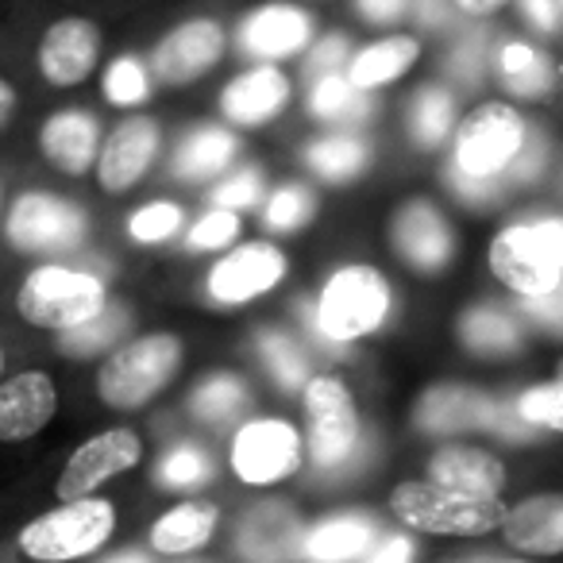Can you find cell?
<instances>
[{
  "mask_svg": "<svg viewBox=\"0 0 563 563\" xmlns=\"http://www.w3.org/2000/svg\"><path fill=\"white\" fill-rule=\"evenodd\" d=\"M301 540L306 529L294 517V509H286L282 501H263L240 521L235 544L251 563H290L301 560Z\"/></svg>",
  "mask_w": 563,
  "mask_h": 563,
  "instance_id": "obj_18",
  "label": "cell"
},
{
  "mask_svg": "<svg viewBox=\"0 0 563 563\" xmlns=\"http://www.w3.org/2000/svg\"><path fill=\"white\" fill-rule=\"evenodd\" d=\"M306 417L317 467H344V460L360 444V406L352 390L336 375H313L306 386Z\"/></svg>",
  "mask_w": 563,
  "mask_h": 563,
  "instance_id": "obj_9",
  "label": "cell"
},
{
  "mask_svg": "<svg viewBox=\"0 0 563 563\" xmlns=\"http://www.w3.org/2000/svg\"><path fill=\"white\" fill-rule=\"evenodd\" d=\"M375 544V525L363 514H336L317 521L301 540V560L309 563H352Z\"/></svg>",
  "mask_w": 563,
  "mask_h": 563,
  "instance_id": "obj_24",
  "label": "cell"
},
{
  "mask_svg": "<svg viewBox=\"0 0 563 563\" xmlns=\"http://www.w3.org/2000/svg\"><path fill=\"white\" fill-rule=\"evenodd\" d=\"M128 321H132V313H128L124 306H112L109 301V306H104L89 324H81V329H74V332H63L58 352L74 355V360H89V355L104 352V347L124 344ZM112 352H117V347H112Z\"/></svg>",
  "mask_w": 563,
  "mask_h": 563,
  "instance_id": "obj_29",
  "label": "cell"
},
{
  "mask_svg": "<svg viewBox=\"0 0 563 563\" xmlns=\"http://www.w3.org/2000/svg\"><path fill=\"white\" fill-rule=\"evenodd\" d=\"M313 40V16L298 4H286V0H274L255 9L240 27V47L255 58H290L301 55Z\"/></svg>",
  "mask_w": 563,
  "mask_h": 563,
  "instance_id": "obj_17",
  "label": "cell"
},
{
  "mask_svg": "<svg viewBox=\"0 0 563 563\" xmlns=\"http://www.w3.org/2000/svg\"><path fill=\"white\" fill-rule=\"evenodd\" d=\"M147 70L140 66V58L124 55L117 58V63L109 66V74H104V97H109V104H120V109H128V104H140L147 101Z\"/></svg>",
  "mask_w": 563,
  "mask_h": 563,
  "instance_id": "obj_40",
  "label": "cell"
},
{
  "mask_svg": "<svg viewBox=\"0 0 563 563\" xmlns=\"http://www.w3.org/2000/svg\"><path fill=\"white\" fill-rule=\"evenodd\" d=\"M12 117H16V86L9 78H0V132L9 128Z\"/></svg>",
  "mask_w": 563,
  "mask_h": 563,
  "instance_id": "obj_49",
  "label": "cell"
},
{
  "mask_svg": "<svg viewBox=\"0 0 563 563\" xmlns=\"http://www.w3.org/2000/svg\"><path fill=\"white\" fill-rule=\"evenodd\" d=\"M301 460H306V444H301L298 429L278 417L247 421L232 437V471L247 486H274L298 475Z\"/></svg>",
  "mask_w": 563,
  "mask_h": 563,
  "instance_id": "obj_10",
  "label": "cell"
},
{
  "mask_svg": "<svg viewBox=\"0 0 563 563\" xmlns=\"http://www.w3.org/2000/svg\"><path fill=\"white\" fill-rule=\"evenodd\" d=\"M501 537L514 552L563 555V494L521 498L501 521Z\"/></svg>",
  "mask_w": 563,
  "mask_h": 563,
  "instance_id": "obj_22",
  "label": "cell"
},
{
  "mask_svg": "<svg viewBox=\"0 0 563 563\" xmlns=\"http://www.w3.org/2000/svg\"><path fill=\"white\" fill-rule=\"evenodd\" d=\"M390 313V286L375 266H340L317 301V329L336 344H352L378 329Z\"/></svg>",
  "mask_w": 563,
  "mask_h": 563,
  "instance_id": "obj_6",
  "label": "cell"
},
{
  "mask_svg": "<svg viewBox=\"0 0 563 563\" xmlns=\"http://www.w3.org/2000/svg\"><path fill=\"white\" fill-rule=\"evenodd\" d=\"M104 563H151L143 552H120V555H112V560H104Z\"/></svg>",
  "mask_w": 563,
  "mask_h": 563,
  "instance_id": "obj_51",
  "label": "cell"
},
{
  "mask_svg": "<svg viewBox=\"0 0 563 563\" xmlns=\"http://www.w3.org/2000/svg\"><path fill=\"white\" fill-rule=\"evenodd\" d=\"M313 209H317V201L306 186H282L278 194L271 197V205H266L263 220L274 232H294V228H301L313 217Z\"/></svg>",
  "mask_w": 563,
  "mask_h": 563,
  "instance_id": "obj_39",
  "label": "cell"
},
{
  "mask_svg": "<svg viewBox=\"0 0 563 563\" xmlns=\"http://www.w3.org/2000/svg\"><path fill=\"white\" fill-rule=\"evenodd\" d=\"M58 390L47 371H20L0 378V444L32 440L55 421Z\"/></svg>",
  "mask_w": 563,
  "mask_h": 563,
  "instance_id": "obj_16",
  "label": "cell"
},
{
  "mask_svg": "<svg viewBox=\"0 0 563 563\" xmlns=\"http://www.w3.org/2000/svg\"><path fill=\"white\" fill-rule=\"evenodd\" d=\"M109 306L104 282L97 274L74 271V266L47 263L24 278L16 294V313L35 329L74 332L93 321Z\"/></svg>",
  "mask_w": 563,
  "mask_h": 563,
  "instance_id": "obj_5",
  "label": "cell"
},
{
  "mask_svg": "<svg viewBox=\"0 0 563 563\" xmlns=\"http://www.w3.org/2000/svg\"><path fill=\"white\" fill-rule=\"evenodd\" d=\"M501 563H529V560H501Z\"/></svg>",
  "mask_w": 563,
  "mask_h": 563,
  "instance_id": "obj_53",
  "label": "cell"
},
{
  "mask_svg": "<svg viewBox=\"0 0 563 563\" xmlns=\"http://www.w3.org/2000/svg\"><path fill=\"white\" fill-rule=\"evenodd\" d=\"M525 309H529L537 321H544L548 329H563V286L548 298H525Z\"/></svg>",
  "mask_w": 563,
  "mask_h": 563,
  "instance_id": "obj_46",
  "label": "cell"
},
{
  "mask_svg": "<svg viewBox=\"0 0 563 563\" xmlns=\"http://www.w3.org/2000/svg\"><path fill=\"white\" fill-rule=\"evenodd\" d=\"M360 4V16L371 20V24H398L401 16H406V9L413 4V0H355Z\"/></svg>",
  "mask_w": 563,
  "mask_h": 563,
  "instance_id": "obj_45",
  "label": "cell"
},
{
  "mask_svg": "<svg viewBox=\"0 0 563 563\" xmlns=\"http://www.w3.org/2000/svg\"><path fill=\"white\" fill-rule=\"evenodd\" d=\"M181 228V209L170 201H151L128 220V232H132L135 243H163L170 240Z\"/></svg>",
  "mask_w": 563,
  "mask_h": 563,
  "instance_id": "obj_41",
  "label": "cell"
},
{
  "mask_svg": "<svg viewBox=\"0 0 563 563\" xmlns=\"http://www.w3.org/2000/svg\"><path fill=\"white\" fill-rule=\"evenodd\" d=\"M189 409H194V417L205 424H228L247 409V386L235 375H212L194 390Z\"/></svg>",
  "mask_w": 563,
  "mask_h": 563,
  "instance_id": "obj_30",
  "label": "cell"
},
{
  "mask_svg": "<svg viewBox=\"0 0 563 563\" xmlns=\"http://www.w3.org/2000/svg\"><path fill=\"white\" fill-rule=\"evenodd\" d=\"M40 151L55 170L70 174V178L89 174L97 163V151H101V124L78 109L55 112L40 132Z\"/></svg>",
  "mask_w": 563,
  "mask_h": 563,
  "instance_id": "obj_23",
  "label": "cell"
},
{
  "mask_svg": "<svg viewBox=\"0 0 563 563\" xmlns=\"http://www.w3.org/2000/svg\"><path fill=\"white\" fill-rule=\"evenodd\" d=\"M417 58H421V43H417L413 35H386V40L371 43L367 51H360V55L352 58L347 81L367 93V89H378V86H386V81L401 78L406 70H413Z\"/></svg>",
  "mask_w": 563,
  "mask_h": 563,
  "instance_id": "obj_27",
  "label": "cell"
},
{
  "mask_svg": "<svg viewBox=\"0 0 563 563\" xmlns=\"http://www.w3.org/2000/svg\"><path fill=\"white\" fill-rule=\"evenodd\" d=\"M220 58H224V32L217 20H186L158 40L151 55V74L158 78V86L178 89L205 78Z\"/></svg>",
  "mask_w": 563,
  "mask_h": 563,
  "instance_id": "obj_12",
  "label": "cell"
},
{
  "mask_svg": "<svg viewBox=\"0 0 563 563\" xmlns=\"http://www.w3.org/2000/svg\"><path fill=\"white\" fill-rule=\"evenodd\" d=\"M101 27L86 16H66L47 27L40 40V74L55 89H74L97 70Z\"/></svg>",
  "mask_w": 563,
  "mask_h": 563,
  "instance_id": "obj_15",
  "label": "cell"
},
{
  "mask_svg": "<svg viewBox=\"0 0 563 563\" xmlns=\"http://www.w3.org/2000/svg\"><path fill=\"white\" fill-rule=\"evenodd\" d=\"M143 460V440L135 429H104L89 437L78 452L66 460L63 475L55 483L58 501H78L93 498L104 483H112L124 471L140 467Z\"/></svg>",
  "mask_w": 563,
  "mask_h": 563,
  "instance_id": "obj_11",
  "label": "cell"
},
{
  "mask_svg": "<svg viewBox=\"0 0 563 563\" xmlns=\"http://www.w3.org/2000/svg\"><path fill=\"white\" fill-rule=\"evenodd\" d=\"M394 247L413 271L437 274L452 258V232L429 201H409L394 217Z\"/></svg>",
  "mask_w": 563,
  "mask_h": 563,
  "instance_id": "obj_21",
  "label": "cell"
},
{
  "mask_svg": "<svg viewBox=\"0 0 563 563\" xmlns=\"http://www.w3.org/2000/svg\"><path fill=\"white\" fill-rule=\"evenodd\" d=\"M490 271L521 298H548L563 286V224L537 220L494 235Z\"/></svg>",
  "mask_w": 563,
  "mask_h": 563,
  "instance_id": "obj_4",
  "label": "cell"
},
{
  "mask_svg": "<svg viewBox=\"0 0 563 563\" xmlns=\"http://www.w3.org/2000/svg\"><path fill=\"white\" fill-rule=\"evenodd\" d=\"M525 16L540 27V32H552L555 20H560V9H555V0H521Z\"/></svg>",
  "mask_w": 563,
  "mask_h": 563,
  "instance_id": "obj_47",
  "label": "cell"
},
{
  "mask_svg": "<svg viewBox=\"0 0 563 563\" xmlns=\"http://www.w3.org/2000/svg\"><path fill=\"white\" fill-rule=\"evenodd\" d=\"M286 274V255L274 243L251 240L232 247L209 271V298L217 306H243L258 294L274 290Z\"/></svg>",
  "mask_w": 563,
  "mask_h": 563,
  "instance_id": "obj_13",
  "label": "cell"
},
{
  "mask_svg": "<svg viewBox=\"0 0 563 563\" xmlns=\"http://www.w3.org/2000/svg\"><path fill=\"white\" fill-rule=\"evenodd\" d=\"M455 124V101L444 89H421L413 97V109H409V128H413V140L421 147H437Z\"/></svg>",
  "mask_w": 563,
  "mask_h": 563,
  "instance_id": "obj_32",
  "label": "cell"
},
{
  "mask_svg": "<svg viewBox=\"0 0 563 563\" xmlns=\"http://www.w3.org/2000/svg\"><path fill=\"white\" fill-rule=\"evenodd\" d=\"M363 163H367V147L355 135H329V140H317L309 147V166L332 186L352 181L363 170Z\"/></svg>",
  "mask_w": 563,
  "mask_h": 563,
  "instance_id": "obj_31",
  "label": "cell"
},
{
  "mask_svg": "<svg viewBox=\"0 0 563 563\" xmlns=\"http://www.w3.org/2000/svg\"><path fill=\"white\" fill-rule=\"evenodd\" d=\"M413 537H406V532H386L378 544L367 548V555H363V563H413Z\"/></svg>",
  "mask_w": 563,
  "mask_h": 563,
  "instance_id": "obj_44",
  "label": "cell"
},
{
  "mask_svg": "<svg viewBox=\"0 0 563 563\" xmlns=\"http://www.w3.org/2000/svg\"><path fill=\"white\" fill-rule=\"evenodd\" d=\"M509 0H455V9L467 12V16H490V12L506 9Z\"/></svg>",
  "mask_w": 563,
  "mask_h": 563,
  "instance_id": "obj_50",
  "label": "cell"
},
{
  "mask_svg": "<svg viewBox=\"0 0 563 563\" xmlns=\"http://www.w3.org/2000/svg\"><path fill=\"white\" fill-rule=\"evenodd\" d=\"M163 147V128L151 117H128L109 140L101 143L97 155V181L104 194H128L140 186V178L151 170Z\"/></svg>",
  "mask_w": 563,
  "mask_h": 563,
  "instance_id": "obj_14",
  "label": "cell"
},
{
  "mask_svg": "<svg viewBox=\"0 0 563 563\" xmlns=\"http://www.w3.org/2000/svg\"><path fill=\"white\" fill-rule=\"evenodd\" d=\"M220 509L212 501H178L170 506L155 525H151V548L158 555H189L197 548H205L217 532Z\"/></svg>",
  "mask_w": 563,
  "mask_h": 563,
  "instance_id": "obj_25",
  "label": "cell"
},
{
  "mask_svg": "<svg viewBox=\"0 0 563 563\" xmlns=\"http://www.w3.org/2000/svg\"><path fill=\"white\" fill-rule=\"evenodd\" d=\"M89 224L86 212L74 201L55 194H20L4 217V235L24 255H58V251L81 247Z\"/></svg>",
  "mask_w": 563,
  "mask_h": 563,
  "instance_id": "obj_8",
  "label": "cell"
},
{
  "mask_svg": "<svg viewBox=\"0 0 563 563\" xmlns=\"http://www.w3.org/2000/svg\"><path fill=\"white\" fill-rule=\"evenodd\" d=\"M117 529V506L109 498H78L47 509L20 529L16 544L35 563H74L93 555Z\"/></svg>",
  "mask_w": 563,
  "mask_h": 563,
  "instance_id": "obj_3",
  "label": "cell"
},
{
  "mask_svg": "<svg viewBox=\"0 0 563 563\" xmlns=\"http://www.w3.org/2000/svg\"><path fill=\"white\" fill-rule=\"evenodd\" d=\"M290 104V78L274 63H263L255 70L240 74L228 81L224 97H220V112L224 120L240 128H263Z\"/></svg>",
  "mask_w": 563,
  "mask_h": 563,
  "instance_id": "obj_19",
  "label": "cell"
},
{
  "mask_svg": "<svg viewBox=\"0 0 563 563\" xmlns=\"http://www.w3.org/2000/svg\"><path fill=\"white\" fill-rule=\"evenodd\" d=\"M258 355L266 360L271 375L278 378L286 390H306L309 386V360L301 355V347L294 344L290 336H282V332H263L258 340Z\"/></svg>",
  "mask_w": 563,
  "mask_h": 563,
  "instance_id": "obj_34",
  "label": "cell"
},
{
  "mask_svg": "<svg viewBox=\"0 0 563 563\" xmlns=\"http://www.w3.org/2000/svg\"><path fill=\"white\" fill-rule=\"evenodd\" d=\"M429 483L460 494H475V498H501L506 467H501L498 455L483 452V448L444 444L429 460Z\"/></svg>",
  "mask_w": 563,
  "mask_h": 563,
  "instance_id": "obj_20",
  "label": "cell"
},
{
  "mask_svg": "<svg viewBox=\"0 0 563 563\" xmlns=\"http://www.w3.org/2000/svg\"><path fill=\"white\" fill-rule=\"evenodd\" d=\"M309 109L321 120H360L367 112V97L363 89H355L344 74H324L317 81L313 97H309Z\"/></svg>",
  "mask_w": 563,
  "mask_h": 563,
  "instance_id": "obj_33",
  "label": "cell"
},
{
  "mask_svg": "<svg viewBox=\"0 0 563 563\" xmlns=\"http://www.w3.org/2000/svg\"><path fill=\"white\" fill-rule=\"evenodd\" d=\"M498 63H501V74H506V81H509L514 93H521V97L544 93L548 66L532 47H525V43H509V47H501Z\"/></svg>",
  "mask_w": 563,
  "mask_h": 563,
  "instance_id": "obj_36",
  "label": "cell"
},
{
  "mask_svg": "<svg viewBox=\"0 0 563 563\" xmlns=\"http://www.w3.org/2000/svg\"><path fill=\"white\" fill-rule=\"evenodd\" d=\"M525 147V120L506 101H486L455 124V170L467 178H494L517 163Z\"/></svg>",
  "mask_w": 563,
  "mask_h": 563,
  "instance_id": "obj_7",
  "label": "cell"
},
{
  "mask_svg": "<svg viewBox=\"0 0 563 563\" xmlns=\"http://www.w3.org/2000/svg\"><path fill=\"white\" fill-rule=\"evenodd\" d=\"M258 194H263V178L258 174H240V178H232L228 186H220L217 194H212V205L217 209H247V205L258 201Z\"/></svg>",
  "mask_w": 563,
  "mask_h": 563,
  "instance_id": "obj_43",
  "label": "cell"
},
{
  "mask_svg": "<svg viewBox=\"0 0 563 563\" xmlns=\"http://www.w3.org/2000/svg\"><path fill=\"white\" fill-rule=\"evenodd\" d=\"M517 417L525 424H540V429L563 432V378L560 383L532 386L517 398Z\"/></svg>",
  "mask_w": 563,
  "mask_h": 563,
  "instance_id": "obj_38",
  "label": "cell"
},
{
  "mask_svg": "<svg viewBox=\"0 0 563 563\" xmlns=\"http://www.w3.org/2000/svg\"><path fill=\"white\" fill-rule=\"evenodd\" d=\"M0 378H4V347H0Z\"/></svg>",
  "mask_w": 563,
  "mask_h": 563,
  "instance_id": "obj_52",
  "label": "cell"
},
{
  "mask_svg": "<svg viewBox=\"0 0 563 563\" xmlns=\"http://www.w3.org/2000/svg\"><path fill=\"white\" fill-rule=\"evenodd\" d=\"M181 360H186V347L174 332H147V336L124 340L97 371V394L104 406L120 413L143 409L174 383Z\"/></svg>",
  "mask_w": 563,
  "mask_h": 563,
  "instance_id": "obj_1",
  "label": "cell"
},
{
  "mask_svg": "<svg viewBox=\"0 0 563 563\" xmlns=\"http://www.w3.org/2000/svg\"><path fill=\"white\" fill-rule=\"evenodd\" d=\"M240 235V212L232 209H217L205 212L194 228H189V247L194 251H220Z\"/></svg>",
  "mask_w": 563,
  "mask_h": 563,
  "instance_id": "obj_42",
  "label": "cell"
},
{
  "mask_svg": "<svg viewBox=\"0 0 563 563\" xmlns=\"http://www.w3.org/2000/svg\"><path fill=\"white\" fill-rule=\"evenodd\" d=\"M463 344L483 355H506L517 347V329L498 309H471L463 317Z\"/></svg>",
  "mask_w": 563,
  "mask_h": 563,
  "instance_id": "obj_35",
  "label": "cell"
},
{
  "mask_svg": "<svg viewBox=\"0 0 563 563\" xmlns=\"http://www.w3.org/2000/svg\"><path fill=\"white\" fill-rule=\"evenodd\" d=\"M0 201H4V194H0Z\"/></svg>",
  "mask_w": 563,
  "mask_h": 563,
  "instance_id": "obj_54",
  "label": "cell"
},
{
  "mask_svg": "<svg viewBox=\"0 0 563 563\" xmlns=\"http://www.w3.org/2000/svg\"><path fill=\"white\" fill-rule=\"evenodd\" d=\"M212 475V463L209 455L201 452V448L194 444H178L166 452V460L158 463V483L170 486V490H194V486L209 483Z\"/></svg>",
  "mask_w": 563,
  "mask_h": 563,
  "instance_id": "obj_37",
  "label": "cell"
},
{
  "mask_svg": "<svg viewBox=\"0 0 563 563\" xmlns=\"http://www.w3.org/2000/svg\"><path fill=\"white\" fill-rule=\"evenodd\" d=\"M417 424L424 432L483 429V424H494V406L490 398L467 390V386H437L417 406Z\"/></svg>",
  "mask_w": 563,
  "mask_h": 563,
  "instance_id": "obj_26",
  "label": "cell"
},
{
  "mask_svg": "<svg viewBox=\"0 0 563 563\" xmlns=\"http://www.w3.org/2000/svg\"><path fill=\"white\" fill-rule=\"evenodd\" d=\"M344 55H347V40H344V35H329V40H324L321 47L313 51V63L321 66V70H329V66H336Z\"/></svg>",
  "mask_w": 563,
  "mask_h": 563,
  "instance_id": "obj_48",
  "label": "cell"
},
{
  "mask_svg": "<svg viewBox=\"0 0 563 563\" xmlns=\"http://www.w3.org/2000/svg\"><path fill=\"white\" fill-rule=\"evenodd\" d=\"M390 509L406 529L429 537H478L501 529L509 514L501 498H475L437 483H398L390 490Z\"/></svg>",
  "mask_w": 563,
  "mask_h": 563,
  "instance_id": "obj_2",
  "label": "cell"
},
{
  "mask_svg": "<svg viewBox=\"0 0 563 563\" xmlns=\"http://www.w3.org/2000/svg\"><path fill=\"white\" fill-rule=\"evenodd\" d=\"M235 151H240V143H235L232 132H224V128H217V124L197 128V132L181 143L178 155H174V174L186 181L217 178V174L235 158Z\"/></svg>",
  "mask_w": 563,
  "mask_h": 563,
  "instance_id": "obj_28",
  "label": "cell"
}]
</instances>
